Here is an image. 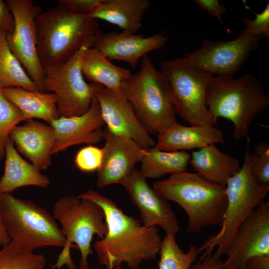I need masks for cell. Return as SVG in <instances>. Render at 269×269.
<instances>
[{"label":"cell","instance_id":"17","mask_svg":"<svg viewBox=\"0 0 269 269\" xmlns=\"http://www.w3.org/2000/svg\"><path fill=\"white\" fill-rule=\"evenodd\" d=\"M168 41L164 31L145 37L123 31L103 33L99 30L92 46L108 59L124 61L135 68L141 58L149 52L161 49Z\"/></svg>","mask_w":269,"mask_h":269},{"label":"cell","instance_id":"24","mask_svg":"<svg viewBox=\"0 0 269 269\" xmlns=\"http://www.w3.org/2000/svg\"><path fill=\"white\" fill-rule=\"evenodd\" d=\"M0 89L4 97L22 113L26 121L37 118L50 125L59 117L56 97L52 93L32 91L19 87Z\"/></svg>","mask_w":269,"mask_h":269},{"label":"cell","instance_id":"21","mask_svg":"<svg viewBox=\"0 0 269 269\" xmlns=\"http://www.w3.org/2000/svg\"><path fill=\"white\" fill-rule=\"evenodd\" d=\"M4 157V173L0 179V194L11 193L15 189L26 186L46 188L50 185L47 176L22 158L9 137L5 145Z\"/></svg>","mask_w":269,"mask_h":269},{"label":"cell","instance_id":"37","mask_svg":"<svg viewBox=\"0 0 269 269\" xmlns=\"http://www.w3.org/2000/svg\"><path fill=\"white\" fill-rule=\"evenodd\" d=\"M188 269H226V267L221 258L210 254L191 264Z\"/></svg>","mask_w":269,"mask_h":269},{"label":"cell","instance_id":"25","mask_svg":"<svg viewBox=\"0 0 269 269\" xmlns=\"http://www.w3.org/2000/svg\"><path fill=\"white\" fill-rule=\"evenodd\" d=\"M80 65L82 74L87 79L115 91L121 89L123 81L132 73L130 69L113 64L93 47H85L82 53Z\"/></svg>","mask_w":269,"mask_h":269},{"label":"cell","instance_id":"2","mask_svg":"<svg viewBox=\"0 0 269 269\" xmlns=\"http://www.w3.org/2000/svg\"><path fill=\"white\" fill-rule=\"evenodd\" d=\"M36 50L44 70L61 65L84 45L92 46L100 30L98 20L58 4L35 19Z\"/></svg>","mask_w":269,"mask_h":269},{"label":"cell","instance_id":"11","mask_svg":"<svg viewBox=\"0 0 269 269\" xmlns=\"http://www.w3.org/2000/svg\"><path fill=\"white\" fill-rule=\"evenodd\" d=\"M260 39L244 27L233 40L205 39L200 47L182 58L190 65L213 76H233L240 70L252 52L259 48Z\"/></svg>","mask_w":269,"mask_h":269},{"label":"cell","instance_id":"22","mask_svg":"<svg viewBox=\"0 0 269 269\" xmlns=\"http://www.w3.org/2000/svg\"><path fill=\"white\" fill-rule=\"evenodd\" d=\"M189 163L195 173L211 182L225 185L239 171L240 161L221 151L215 144H209L192 151Z\"/></svg>","mask_w":269,"mask_h":269},{"label":"cell","instance_id":"9","mask_svg":"<svg viewBox=\"0 0 269 269\" xmlns=\"http://www.w3.org/2000/svg\"><path fill=\"white\" fill-rule=\"evenodd\" d=\"M160 71L167 82L176 113L191 126L215 127L217 121L206 104L207 88L213 75L182 58L162 61Z\"/></svg>","mask_w":269,"mask_h":269},{"label":"cell","instance_id":"30","mask_svg":"<svg viewBox=\"0 0 269 269\" xmlns=\"http://www.w3.org/2000/svg\"><path fill=\"white\" fill-rule=\"evenodd\" d=\"M21 121H26L23 114L4 97L0 88V160L4 158L5 145L10 133Z\"/></svg>","mask_w":269,"mask_h":269},{"label":"cell","instance_id":"6","mask_svg":"<svg viewBox=\"0 0 269 269\" xmlns=\"http://www.w3.org/2000/svg\"><path fill=\"white\" fill-rule=\"evenodd\" d=\"M121 90L149 134L177 122L167 82L147 54L139 71L123 81Z\"/></svg>","mask_w":269,"mask_h":269},{"label":"cell","instance_id":"4","mask_svg":"<svg viewBox=\"0 0 269 269\" xmlns=\"http://www.w3.org/2000/svg\"><path fill=\"white\" fill-rule=\"evenodd\" d=\"M206 104L215 120L221 117L233 123L235 139L248 138L253 120L269 105V95L250 74L237 78L213 76L207 88Z\"/></svg>","mask_w":269,"mask_h":269},{"label":"cell","instance_id":"18","mask_svg":"<svg viewBox=\"0 0 269 269\" xmlns=\"http://www.w3.org/2000/svg\"><path fill=\"white\" fill-rule=\"evenodd\" d=\"M56 140L51 154H56L68 147L81 144H93L104 139L105 125L100 105L95 96L90 107L84 114L71 117H59L50 124Z\"/></svg>","mask_w":269,"mask_h":269},{"label":"cell","instance_id":"41","mask_svg":"<svg viewBox=\"0 0 269 269\" xmlns=\"http://www.w3.org/2000/svg\"><path fill=\"white\" fill-rule=\"evenodd\" d=\"M120 268H121V265H119L115 267L114 269H120Z\"/></svg>","mask_w":269,"mask_h":269},{"label":"cell","instance_id":"29","mask_svg":"<svg viewBox=\"0 0 269 269\" xmlns=\"http://www.w3.org/2000/svg\"><path fill=\"white\" fill-rule=\"evenodd\" d=\"M45 258L11 242L0 251V269H43Z\"/></svg>","mask_w":269,"mask_h":269},{"label":"cell","instance_id":"35","mask_svg":"<svg viewBox=\"0 0 269 269\" xmlns=\"http://www.w3.org/2000/svg\"><path fill=\"white\" fill-rule=\"evenodd\" d=\"M195 2L202 9L223 23L222 16L227 10V6L218 0H195Z\"/></svg>","mask_w":269,"mask_h":269},{"label":"cell","instance_id":"28","mask_svg":"<svg viewBox=\"0 0 269 269\" xmlns=\"http://www.w3.org/2000/svg\"><path fill=\"white\" fill-rule=\"evenodd\" d=\"M199 253L198 248L192 244L188 251L184 253L177 243L175 236L166 235L162 240L158 269H188L195 262Z\"/></svg>","mask_w":269,"mask_h":269},{"label":"cell","instance_id":"5","mask_svg":"<svg viewBox=\"0 0 269 269\" xmlns=\"http://www.w3.org/2000/svg\"><path fill=\"white\" fill-rule=\"evenodd\" d=\"M52 215L61 224L60 228L66 243L52 269H60L64 265L68 269H76L70 255L71 248H78L80 251V269H88V258L93 254V236L96 235L102 239L107 233L103 209L91 200L65 196L55 203Z\"/></svg>","mask_w":269,"mask_h":269},{"label":"cell","instance_id":"38","mask_svg":"<svg viewBox=\"0 0 269 269\" xmlns=\"http://www.w3.org/2000/svg\"><path fill=\"white\" fill-rule=\"evenodd\" d=\"M248 269H269V255L254 256L249 258L246 263Z\"/></svg>","mask_w":269,"mask_h":269},{"label":"cell","instance_id":"34","mask_svg":"<svg viewBox=\"0 0 269 269\" xmlns=\"http://www.w3.org/2000/svg\"><path fill=\"white\" fill-rule=\"evenodd\" d=\"M103 1L104 0H58V2L73 12L88 14Z\"/></svg>","mask_w":269,"mask_h":269},{"label":"cell","instance_id":"7","mask_svg":"<svg viewBox=\"0 0 269 269\" xmlns=\"http://www.w3.org/2000/svg\"><path fill=\"white\" fill-rule=\"evenodd\" d=\"M243 163L239 172L232 176L226 185L227 205L221 229L210 236L198 248L200 253L204 252L199 260L211 254L217 258L225 255L231 240L241 224L252 211L264 202L269 192V185L258 184L252 177L248 162L249 140Z\"/></svg>","mask_w":269,"mask_h":269},{"label":"cell","instance_id":"19","mask_svg":"<svg viewBox=\"0 0 269 269\" xmlns=\"http://www.w3.org/2000/svg\"><path fill=\"white\" fill-rule=\"evenodd\" d=\"M15 126L9 134L16 149L40 171L46 170L51 164V151L56 140L50 125L30 120Z\"/></svg>","mask_w":269,"mask_h":269},{"label":"cell","instance_id":"23","mask_svg":"<svg viewBox=\"0 0 269 269\" xmlns=\"http://www.w3.org/2000/svg\"><path fill=\"white\" fill-rule=\"evenodd\" d=\"M150 6L148 0H104L88 15L113 24L123 31L135 34Z\"/></svg>","mask_w":269,"mask_h":269},{"label":"cell","instance_id":"20","mask_svg":"<svg viewBox=\"0 0 269 269\" xmlns=\"http://www.w3.org/2000/svg\"><path fill=\"white\" fill-rule=\"evenodd\" d=\"M224 142L223 133L215 127H187L176 122L158 133L154 146L164 151H186Z\"/></svg>","mask_w":269,"mask_h":269},{"label":"cell","instance_id":"13","mask_svg":"<svg viewBox=\"0 0 269 269\" xmlns=\"http://www.w3.org/2000/svg\"><path fill=\"white\" fill-rule=\"evenodd\" d=\"M269 255V200L254 209L237 230L225 255L226 266L245 269L251 257Z\"/></svg>","mask_w":269,"mask_h":269},{"label":"cell","instance_id":"36","mask_svg":"<svg viewBox=\"0 0 269 269\" xmlns=\"http://www.w3.org/2000/svg\"><path fill=\"white\" fill-rule=\"evenodd\" d=\"M15 21L13 14L6 1L0 0V31L6 34L13 32Z\"/></svg>","mask_w":269,"mask_h":269},{"label":"cell","instance_id":"32","mask_svg":"<svg viewBox=\"0 0 269 269\" xmlns=\"http://www.w3.org/2000/svg\"><path fill=\"white\" fill-rule=\"evenodd\" d=\"M103 152L102 148L88 144L76 153L74 162L80 171L91 172L98 170L101 165Z\"/></svg>","mask_w":269,"mask_h":269},{"label":"cell","instance_id":"31","mask_svg":"<svg viewBox=\"0 0 269 269\" xmlns=\"http://www.w3.org/2000/svg\"><path fill=\"white\" fill-rule=\"evenodd\" d=\"M249 167L254 180L260 185H269V146L266 141L258 143L248 154Z\"/></svg>","mask_w":269,"mask_h":269},{"label":"cell","instance_id":"1","mask_svg":"<svg viewBox=\"0 0 269 269\" xmlns=\"http://www.w3.org/2000/svg\"><path fill=\"white\" fill-rule=\"evenodd\" d=\"M77 197L94 202L105 213L107 233L93 244L99 264L113 269L125 263L130 268L137 269L143 261L155 259L162 240L158 227L144 226L95 190H89Z\"/></svg>","mask_w":269,"mask_h":269},{"label":"cell","instance_id":"33","mask_svg":"<svg viewBox=\"0 0 269 269\" xmlns=\"http://www.w3.org/2000/svg\"><path fill=\"white\" fill-rule=\"evenodd\" d=\"M256 18L243 19L244 24L250 33L261 38L269 39V3L260 13H255Z\"/></svg>","mask_w":269,"mask_h":269},{"label":"cell","instance_id":"39","mask_svg":"<svg viewBox=\"0 0 269 269\" xmlns=\"http://www.w3.org/2000/svg\"><path fill=\"white\" fill-rule=\"evenodd\" d=\"M11 241L3 224L0 209V246L7 245Z\"/></svg>","mask_w":269,"mask_h":269},{"label":"cell","instance_id":"16","mask_svg":"<svg viewBox=\"0 0 269 269\" xmlns=\"http://www.w3.org/2000/svg\"><path fill=\"white\" fill-rule=\"evenodd\" d=\"M105 141L102 148L103 156L101 166L97 170V185L103 188L123 182L136 169L144 152L132 139L114 134L106 128L104 130Z\"/></svg>","mask_w":269,"mask_h":269},{"label":"cell","instance_id":"40","mask_svg":"<svg viewBox=\"0 0 269 269\" xmlns=\"http://www.w3.org/2000/svg\"><path fill=\"white\" fill-rule=\"evenodd\" d=\"M226 269H248L247 268L242 269L237 267L233 263H229L225 266Z\"/></svg>","mask_w":269,"mask_h":269},{"label":"cell","instance_id":"15","mask_svg":"<svg viewBox=\"0 0 269 269\" xmlns=\"http://www.w3.org/2000/svg\"><path fill=\"white\" fill-rule=\"evenodd\" d=\"M121 185L139 209L144 226L160 227L166 235H176L179 227L175 213L168 201L149 186L139 170L135 169Z\"/></svg>","mask_w":269,"mask_h":269},{"label":"cell","instance_id":"10","mask_svg":"<svg viewBox=\"0 0 269 269\" xmlns=\"http://www.w3.org/2000/svg\"><path fill=\"white\" fill-rule=\"evenodd\" d=\"M86 47L81 48L65 63L44 71L45 92H51L56 97L59 117L82 115L89 109L92 100L103 86L87 83L81 69V58Z\"/></svg>","mask_w":269,"mask_h":269},{"label":"cell","instance_id":"3","mask_svg":"<svg viewBox=\"0 0 269 269\" xmlns=\"http://www.w3.org/2000/svg\"><path fill=\"white\" fill-rule=\"evenodd\" d=\"M152 188L184 210L188 218V232L197 233L209 226H221L227 205L225 185L184 171L155 181Z\"/></svg>","mask_w":269,"mask_h":269},{"label":"cell","instance_id":"26","mask_svg":"<svg viewBox=\"0 0 269 269\" xmlns=\"http://www.w3.org/2000/svg\"><path fill=\"white\" fill-rule=\"evenodd\" d=\"M190 154L185 150L168 151L155 146L144 150L139 170L146 178H158L166 174L186 171Z\"/></svg>","mask_w":269,"mask_h":269},{"label":"cell","instance_id":"8","mask_svg":"<svg viewBox=\"0 0 269 269\" xmlns=\"http://www.w3.org/2000/svg\"><path fill=\"white\" fill-rule=\"evenodd\" d=\"M2 221L12 241L30 251L64 247L66 239L53 215L34 202L0 194Z\"/></svg>","mask_w":269,"mask_h":269},{"label":"cell","instance_id":"12","mask_svg":"<svg viewBox=\"0 0 269 269\" xmlns=\"http://www.w3.org/2000/svg\"><path fill=\"white\" fill-rule=\"evenodd\" d=\"M14 18L12 33L5 34L9 48L27 71L39 91L45 92L43 81L45 72L36 50V16L42 8L31 0H6Z\"/></svg>","mask_w":269,"mask_h":269},{"label":"cell","instance_id":"14","mask_svg":"<svg viewBox=\"0 0 269 269\" xmlns=\"http://www.w3.org/2000/svg\"><path fill=\"white\" fill-rule=\"evenodd\" d=\"M106 128L112 133L129 137L145 150L155 146L123 92L104 87L96 95Z\"/></svg>","mask_w":269,"mask_h":269},{"label":"cell","instance_id":"27","mask_svg":"<svg viewBox=\"0 0 269 269\" xmlns=\"http://www.w3.org/2000/svg\"><path fill=\"white\" fill-rule=\"evenodd\" d=\"M5 32L0 31V88L19 87L39 91L9 48Z\"/></svg>","mask_w":269,"mask_h":269}]
</instances>
